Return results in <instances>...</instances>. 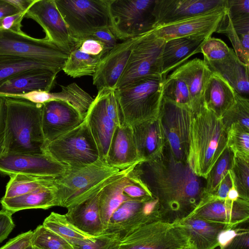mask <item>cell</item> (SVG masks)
<instances>
[{"instance_id":"obj_23","label":"cell","mask_w":249,"mask_h":249,"mask_svg":"<svg viewBox=\"0 0 249 249\" xmlns=\"http://www.w3.org/2000/svg\"><path fill=\"white\" fill-rule=\"evenodd\" d=\"M206 36H194L166 40L161 55V75L166 79L168 73L178 67L191 56L201 53Z\"/></svg>"},{"instance_id":"obj_40","label":"cell","mask_w":249,"mask_h":249,"mask_svg":"<svg viewBox=\"0 0 249 249\" xmlns=\"http://www.w3.org/2000/svg\"><path fill=\"white\" fill-rule=\"evenodd\" d=\"M221 119L227 130L233 124H238L249 130V99L237 93L234 103Z\"/></svg>"},{"instance_id":"obj_28","label":"cell","mask_w":249,"mask_h":249,"mask_svg":"<svg viewBox=\"0 0 249 249\" xmlns=\"http://www.w3.org/2000/svg\"><path fill=\"white\" fill-rule=\"evenodd\" d=\"M236 93L226 80L210 71L205 83L203 105L221 117L234 103Z\"/></svg>"},{"instance_id":"obj_20","label":"cell","mask_w":249,"mask_h":249,"mask_svg":"<svg viewBox=\"0 0 249 249\" xmlns=\"http://www.w3.org/2000/svg\"><path fill=\"white\" fill-rule=\"evenodd\" d=\"M141 36L117 44L101 59L92 75L93 84L98 90L103 88L115 89L127 64L132 48Z\"/></svg>"},{"instance_id":"obj_15","label":"cell","mask_w":249,"mask_h":249,"mask_svg":"<svg viewBox=\"0 0 249 249\" xmlns=\"http://www.w3.org/2000/svg\"><path fill=\"white\" fill-rule=\"evenodd\" d=\"M189 216L234 228L249 222V201L239 197L235 200L220 199L206 194Z\"/></svg>"},{"instance_id":"obj_10","label":"cell","mask_w":249,"mask_h":249,"mask_svg":"<svg viewBox=\"0 0 249 249\" xmlns=\"http://www.w3.org/2000/svg\"><path fill=\"white\" fill-rule=\"evenodd\" d=\"M0 54L24 57L51 65L59 71L68 54L45 37L37 39L26 35L0 28Z\"/></svg>"},{"instance_id":"obj_34","label":"cell","mask_w":249,"mask_h":249,"mask_svg":"<svg viewBox=\"0 0 249 249\" xmlns=\"http://www.w3.org/2000/svg\"><path fill=\"white\" fill-rule=\"evenodd\" d=\"M10 177L6 186L5 198L23 195L39 188L55 184L56 178L53 177L25 174H14Z\"/></svg>"},{"instance_id":"obj_16","label":"cell","mask_w":249,"mask_h":249,"mask_svg":"<svg viewBox=\"0 0 249 249\" xmlns=\"http://www.w3.org/2000/svg\"><path fill=\"white\" fill-rule=\"evenodd\" d=\"M68 169L45 152L4 153L0 157V173L9 176L19 174L57 178Z\"/></svg>"},{"instance_id":"obj_11","label":"cell","mask_w":249,"mask_h":249,"mask_svg":"<svg viewBox=\"0 0 249 249\" xmlns=\"http://www.w3.org/2000/svg\"><path fill=\"white\" fill-rule=\"evenodd\" d=\"M165 42L155 35L153 29L141 35L132 48L115 89L142 77L161 75V55Z\"/></svg>"},{"instance_id":"obj_46","label":"cell","mask_w":249,"mask_h":249,"mask_svg":"<svg viewBox=\"0 0 249 249\" xmlns=\"http://www.w3.org/2000/svg\"><path fill=\"white\" fill-rule=\"evenodd\" d=\"M230 48L222 40L213 37L208 38L201 47L204 58L210 61L224 58L229 53Z\"/></svg>"},{"instance_id":"obj_43","label":"cell","mask_w":249,"mask_h":249,"mask_svg":"<svg viewBox=\"0 0 249 249\" xmlns=\"http://www.w3.org/2000/svg\"><path fill=\"white\" fill-rule=\"evenodd\" d=\"M249 230L247 228L228 229L221 233L219 239L220 249H249Z\"/></svg>"},{"instance_id":"obj_4","label":"cell","mask_w":249,"mask_h":249,"mask_svg":"<svg viewBox=\"0 0 249 249\" xmlns=\"http://www.w3.org/2000/svg\"><path fill=\"white\" fill-rule=\"evenodd\" d=\"M134 165L120 171L99 160L84 167L69 168L56 178L59 206L68 209L86 200L125 174Z\"/></svg>"},{"instance_id":"obj_31","label":"cell","mask_w":249,"mask_h":249,"mask_svg":"<svg viewBox=\"0 0 249 249\" xmlns=\"http://www.w3.org/2000/svg\"><path fill=\"white\" fill-rule=\"evenodd\" d=\"M0 203L2 209L13 213L26 209L47 210L59 206L58 187L55 183L20 196L10 198L2 197Z\"/></svg>"},{"instance_id":"obj_1","label":"cell","mask_w":249,"mask_h":249,"mask_svg":"<svg viewBox=\"0 0 249 249\" xmlns=\"http://www.w3.org/2000/svg\"><path fill=\"white\" fill-rule=\"evenodd\" d=\"M131 172L158 200L164 221L185 218L206 194L205 179L196 175L187 162L176 160L166 143L159 156L138 163Z\"/></svg>"},{"instance_id":"obj_32","label":"cell","mask_w":249,"mask_h":249,"mask_svg":"<svg viewBox=\"0 0 249 249\" xmlns=\"http://www.w3.org/2000/svg\"><path fill=\"white\" fill-rule=\"evenodd\" d=\"M135 165L122 176L104 187L101 192L99 211L105 231L113 213L122 203L128 200L124 196L123 190L128 181V174Z\"/></svg>"},{"instance_id":"obj_51","label":"cell","mask_w":249,"mask_h":249,"mask_svg":"<svg viewBox=\"0 0 249 249\" xmlns=\"http://www.w3.org/2000/svg\"><path fill=\"white\" fill-rule=\"evenodd\" d=\"M11 212L2 209L0 210V243L7 238L15 228Z\"/></svg>"},{"instance_id":"obj_62","label":"cell","mask_w":249,"mask_h":249,"mask_svg":"<svg viewBox=\"0 0 249 249\" xmlns=\"http://www.w3.org/2000/svg\"></svg>"},{"instance_id":"obj_17","label":"cell","mask_w":249,"mask_h":249,"mask_svg":"<svg viewBox=\"0 0 249 249\" xmlns=\"http://www.w3.org/2000/svg\"><path fill=\"white\" fill-rule=\"evenodd\" d=\"M85 117L66 101L52 100L42 104L41 124L45 146L77 126L83 121Z\"/></svg>"},{"instance_id":"obj_59","label":"cell","mask_w":249,"mask_h":249,"mask_svg":"<svg viewBox=\"0 0 249 249\" xmlns=\"http://www.w3.org/2000/svg\"><path fill=\"white\" fill-rule=\"evenodd\" d=\"M239 198L238 193L233 186L229 191L227 199L231 200H235Z\"/></svg>"},{"instance_id":"obj_41","label":"cell","mask_w":249,"mask_h":249,"mask_svg":"<svg viewBox=\"0 0 249 249\" xmlns=\"http://www.w3.org/2000/svg\"><path fill=\"white\" fill-rule=\"evenodd\" d=\"M162 94L163 97L192 110L189 91L182 79L167 75L164 82Z\"/></svg>"},{"instance_id":"obj_36","label":"cell","mask_w":249,"mask_h":249,"mask_svg":"<svg viewBox=\"0 0 249 249\" xmlns=\"http://www.w3.org/2000/svg\"><path fill=\"white\" fill-rule=\"evenodd\" d=\"M95 56L81 52L77 44L68 54L62 70L72 78H78L86 75H93L101 60Z\"/></svg>"},{"instance_id":"obj_52","label":"cell","mask_w":249,"mask_h":249,"mask_svg":"<svg viewBox=\"0 0 249 249\" xmlns=\"http://www.w3.org/2000/svg\"><path fill=\"white\" fill-rule=\"evenodd\" d=\"M33 231L21 233L9 240L0 249H24L31 245Z\"/></svg>"},{"instance_id":"obj_55","label":"cell","mask_w":249,"mask_h":249,"mask_svg":"<svg viewBox=\"0 0 249 249\" xmlns=\"http://www.w3.org/2000/svg\"><path fill=\"white\" fill-rule=\"evenodd\" d=\"M6 121V105L5 98L0 95V157L4 152Z\"/></svg>"},{"instance_id":"obj_19","label":"cell","mask_w":249,"mask_h":249,"mask_svg":"<svg viewBox=\"0 0 249 249\" xmlns=\"http://www.w3.org/2000/svg\"><path fill=\"white\" fill-rule=\"evenodd\" d=\"M227 2V0H226ZM227 9V4L205 13L154 28L155 35L165 41L194 36L211 37L215 32Z\"/></svg>"},{"instance_id":"obj_25","label":"cell","mask_w":249,"mask_h":249,"mask_svg":"<svg viewBox=\"0 0 249 249\" xmlns=\"http://www.w3.org/2000/svg\"><path fill=\"white\" fill-rule=\"evenodd\" d=\"M203 61L210 71L223 77L238 94L249 98V66L239 60L232 49L221 60L210 61L204 58Z\"/></svg>"},{"instance_id":"obj_44","label":"cell","mask_w":249,"mask_h":249,"mask_svg":"<svg viewBox=\"0 0 249 249\" xmlns=\"http://www.w3.org/2000/svg\"><path fill=\"white\" fill-rule=\"evenodd\" d=\"M227 146L234 154L249 159V130L238 124H232L228 129Z\"/></svg>"},{"instance_id":"obj_61","label":"cell","mask_w":249,"mask_h":249,"mask_svg":"<svg viewBox=\"0 0 249 249\" xmlns=\"http://www.w3.org/2000/svg\"><path fill=\"white\" fill-rule=\"evenodd\" d=\"M33 249H40L36 248H35V247H33Z\"/></svg>"},{"instance_id":"obj_18","label":"cell","mask_w":249,"mask_h":249,"mask_svg":"<svg viewBox=\"0 0 249 249\" xmlns=\"http://www.w3.org/2000/svg\"><path fill=\"white\" fill-rule=\"evenodd\" d=\"M226 3V0H155L153 29L205 13Z\"/></svg>"},{"instance_id":"obj_33","label":"cell","mask_w":249,"mask_h":249,"mask_svg":"<svg viewBox=\"0 0 249 249\" xmlns=\"http://www.w3.org/2000/svg\"><path fill=\"white\" fill-rule=\"evenodd\" d=\"M42 225L67 241L74 248L94 239L72 225L65 214L51 212L44 220Z\"/></svg>"},{"instance_id":"obj_47","label":"cell","mask_w":249,"mask_h":249,"mask_svg":"<svg viewBox=\"0 0 249 249\" xmlns=\"http://www.w3.org/2000/svg\"><path fill=\"white\" fill-rule=\"evenodd\" d=\"M121 240L116 235L104 233L75 249H119Z\"/></svg>"},{"instance_id":"obj_8","label":"cell","mask_w":249,"mask_h":249,"mask_svg":"<svg viewBox=\"0 0 249 249\" xmlns=\"http://www.w3.org/2000/svg\"><path fill=\"white\" fill-rule=\"evenodd\" d=\"M54 1L76 44L90 36L98 29L109 27L107 0H54Z\"/></svg>"},{"instance_id":"obj_12","label":"cell","mask_w":249,"mask_h":249,"mask_svg":"<svg viewBox=\"0 0 249 249\" xmlns=\"http://www.w3.org/2000/svg\"><path fill=\"white\" fill-rule=\"evenodd\" d=\"M192 110L162 96L158 118L175 158L187 162Z\"/></svg>"},{"instance_id":"obj_49","label":"cell","mask_w":249,"mask_h":249,"mask_svg":"<svg viewBox=\"0 0 249 249\" xmlns=\"http://www.w3.org/2000/svg\"><path fill=\"white\" fill-rule=\"evenodd\" d=\"M77 44L80 50L88 54L102 58L104 56L105 48L99 40L91 37H88Z\"/></svg>"},{"instance_id":"obj_39","label":"cell","mask_w":249,"mask_h":249,"mask_svg":"<svg viewBox=\"0 0 249 249\" xmlns=\"http://www.w3.org/2000/svg\"><path fill=\"white\" fill-rule=\"evenodd\" d=\"M230 172L239 197L249 201V159L234 154Z\"/></svg>"},{"instance_id":"obj_58","label":"cell","mask_w":249,"mask_h":249,"mask_svg":"<svg viewBox=\"0 0 249 249\" xmlns=\"http://www.w3.org/2000/svg\"><path fill=\"white\" fill-rule=\"evenodd\" d=\"M20 12L26 13L34 0H6Z\"/></svg>"},{"instance_id":"obj_22","label":"cell","mask_w":249,"mask_h":249,"mask_svg":"<svg viewBox=\"0 0 249 249\" xmlns=\"http://www.w3.org/2000/svg\"><path fill=\"white\" fill-rule=\"evenodd\" d=\"M57 73L46 70L32 69L12 75L0 82V95L7 97L33 91L50 92Z\"/></svg>"},{"instance_id":"obj_7","label":"cell","mask_w":249,"mask_h":249,"mask_svg":"<svg viewBox=\"0 0 249 249\" xmlns=\"http://www.w3.org/2000/svg\"><path fill=\"white\" fill-rule=\"evenodd\" d=\"M109 28L124 41L153 29L155 0H107Z\"/></svg>"},{"instance_id":"obj_29","label":"cell","mask_w":249,"mask_h":249,"mask_svg":"<svg viewBox=\"0 0 249 249\" xmlns=\"http://www.w3.org/2000/svg\"><path fill=\"white\" fill-rule=\"evenodd\" d=\"M209 71L203 60L196 58L183 63L168 75L182 79L187 85L193 113L203 105L204 88Z\"/></svg>"},{"instance_id":"obj_53","label":"cell","mask_w":249,"mask_h":249,"mask_svg":"<svg viewBox=\"0 0 249 249\" xmlns=\"http://www.w3.org/2000/svg\"><path fill=\"white\" fill-rule=\"evenodd\" d=\"M227 11L230 17L249 15V0H227Z\"/></svg>"},{"instance_id":"obj_50","label":"cell","mask_w":249,"mask_h":249,"mask_svg":"<svg viewBox=\"0 0 249 249\" xmlns=\"http://www.w3.org/2000/svg\"><path fill=\"white\" fill-rule=\"evenodd\" d=\"M90 36L99 40L104 45L105 48L104 56L117 44V38L113 34L109 27L98 29Z\"/></svg>"},{"instance_id":"obj_13","label":"cell","mask_w":249,"mask_h":249,"mask_svg":"<svg viewBox=\"0 0 249 249\" xmlns=\"http://www.w3.org/2000/svg\"><path fill=\"white\" fill-rule=\"evenodd\" d=\"M159 220L156 198L145 202L127 200L113 213L104 233L116 235L121 240L139 227Z\"/></svg>"},{"instance_id":"obj_37","label":"cell","mask_w":249,"mask_h":249,"mask_svg":"<svg viewBox=\"0 0 249 249\" xmlns=\"http://www.w3.org/2000/svg\"><path fill=\"white\" fill-rule=\"evenodd\" d=\"M42 69L58 73L59 71L48 64L32 59L9 54H0V82L20 72Z\"/></svg>"},{"instance_id":"obj_54","label":"cell","mask_w":249,"mask_h":249,"mask_svg":"<svg viewBox=\"0 0 249 249\" xmlns=\"http://www.w3.org/2000/svg\"><path fill=\"white\" fill-rule=\"evenodd\" d=\"M25 14L24 12H19L3 18L1 19V28L17 32H22L21 29L22 27L21 23Z\"/></svg>"},{"instance_id":"obj_38","label":"cell","mask_w":249,"mask_h":249,"mask_svg":"<svg viewBox=\"0 0 249 249\" xmlns=\"http://www.w3.org/2000/svg\"><path fill=\"white\" fill-rule=\"evenodd\" d=\"M234 157L233 152L227 146L205 179L206 194L214 195L216 193L221 181L227 173L231 170Z\"/></svg>"},{"instance_id":"obj_45","label":"cell","mask_w":249,"mask_h":249,"mask_svg":"<svg viewBox=\"0 0 249 249\" xmlns=\"http://www.w3.org/2000/svg\"><path fill=\"white\" fill-rule=\"evenodd\" d=\"M131 171L128 174V181L123 188L124 196L128 200L145 202L152 199L149 191Z\"/></svg>"},{"instance_id":"obj_5","label":"cell","mask_w":249,"mask_h":249,"mask_svg":"<svg viewBox=\"0 0 249 249\" xmlns=\"http://www.w3.org/2000/svg\"><path fill=\"white\" fill-rule=\"evenodd\" d=\"M165 79L161 75H149L115 89L119 107L127 125L133 127L158 118Z\"/></svg>"},{"instance_id":"obj_3","label":"cell","mask_w":249,"mask_h":249,"mask_svg":"<svg viewBox=\"0 0 249 249\" xmlns=\"http://www.w3.org/2000/svg\"><path fill=\"white\" fill-rule=\"evenodd\" d=\"M4 97L6 121L3 153H44L45 141L41 124L42 104L21 98Z\"/></svg>"},{"instance_id":"obj_57","label":"cell","mask_w":249,"mask_h":249,"mask_svg":"<svg viewBox=\"0 0 249 249\" xmlns=\"http://www.w3.org/2000/svg\"><path fill=\"white\" fill-rule=\"evenodd\" d=\"M20 12L6 0H0V20L3 18L18 14Z\"/></svg>"},{"instance_id":"obj_56","label":"cell","mask_w":249,"mask_h":249,"mask_svg":"<svg viewBox=\"0 0 249 249\" xmlns=\"http://www.w3.org/2000/svg\"><path fill=\"white\" fill-rule=\"evenodd\" d=\"M233 186L232 176L229 171L221 181L216 193L213 195L218 199H225L229 191Z\"/></svg>"},{"instance_id":"obj_30","label":"cell","mask_w":249,"mask_h":249,"mask_svg":"<svg viewBox=\"0 0 249 249\" xmlns=\"http://www.w3.org/2000/svg\"><path fill=\"white\" fill-rule=\"evenodd\" d=\"M185 227L194 249H215L219 247L222 231L232 228L227 225L189 216L178 221Z\"/></svg>"},{"instance_id":"obj_48","label":"cell","mask_w":249,"mask_h":249,"mask_svg":"<svg viewBox=\"0 0 249 249\" xmlns=\"http://www.w3.org/2000/svg\"><path fill=\"white\" fill-rule=\"evenodd\" d=\"M106 107L107 114L117 126L126 124L119 107L115 93V89L107 88Z\"/></svg>"},{"instance_id":"obj_27","label":"cell","mask_w":249,"mask_h":249,"mask_svg":"<svg viewBox=\"0 0 249 249\" xmlns=\"http://www.w3.org/2000/svg\"><path fill=\"white\" fill-rule=\"evenodd\" d=\"M132 128L135 146L141 160L152 159L161 153L166 141L158 118L143 122Z\"/></svg>"},{"instance_id":"obj_6","label":"cell","mask_w":249,"mask_h":249,"mask_svg":"<svg viewBox=\"0 0 249 249\" xmlns=\"http://www.w3.org/2000/svg\"><path fill=\"white\" fill-rule=\"evenodd\" d=\"M44 151L69 168L84 167L100 160L85 117L77 126L46 144Z\"/></svg>"},{"instance_id":"obj_42","label":"cell","mask_w":249,"mask_h":249,"mask_svg":"<svg viewBox=\"0 0 249 249\" xmlns=\"http://www.w3.org/2000/svg\"><path fill=\"white\" fill-rule=\"evenodd\" d=\"M31 245L40 249H75L67 241L43 225L38 226L33 231Z\"/></svg>"},{"instance_id":"obj_60","label":"cell","mask_w":249,"mask_h":249,"mask_svg":"<svg viewBox=\"0 0 249 249\" xmlns=\"http://www.w3.org/2000/svg\"><path fill=\"white\" fill-rule=\"evenodd\" d=\"M24 249H33V247L32 246V245H30L29 246H28L27 247H26V248H25Z\"/></svg>"},{"instance_id":"obj_21","label":"cell","mask_w":249,"mask_h":249,"mask_svg":"<svg viewBox=\"0 0 249 249\" xmlns=\"http://www.w3.org/2000/svg\"><path fill=\"white\" fill-rule=\"evenodd\" d=\"M107 89L103 88L98 90L85 115L98 149L100 160L106 162L110 143L117 126L107 112Z\"/></svg>"},{"instance_id":"obj_2","label":"cell","mask_w":249,"mask_h":249,"mask_svg":"<svg viewBox=\"0 0 249 249\" xmlns=\"http://www.w3.org/2000/svg\"><path fill=\"white\" fill-rule=\"evenodd\" d=\"M228 130L221 117L202 105L193 114L187 162L197 176L206 179L227 146Z\"/></svg>"},{"instance_id":"obj_9","label":"cell","mask_w":249,"mask_h":249,"mask_svg":"<svg viewBox=\"0 0 249 249\" xmlns=\"http://www.w3.org/2000/svg\"><path fill=\"white\" fill-rule=\"evenodd\" d=\"M188 232L179 222L159 220L145 224L121 240L119 249H191Z\"/></svg>"},{"instance_id":"obj_14","label":"cell","mask_w":249,"mask_h":249,"mask_svg":"<svg viewBox=\"0 0 249 249\" xmlns=\"http://www.w3.org/2000/svg\"><path fill=\"white\" fill-rule=\"evenodd\" d=\"M24 18L36 21L43 29L48 40L68 54L76 43L59 12L54 0H34Z\"/></svg>"},{"instance_id":"obj_24","label":"cell","mask_w":249,"mask_h":249,"mask_svg":"<svg viewBox=\"0 0 249 249\" xmlns=\"http://www.w3.org/2000/svg\"><path fill=\"white\" fill-rule=\"evenodd\" d=\"M142 161L135 146L132 128L127 124L116 126L110 143L106 163L121 171Z\"/></svg>"},{"instance_id":"obj_26","label":"cell","mask_w":249,"mask_h":249,"mask_svg":"<svg viewBox=\"0 0 249 249\" xmlns=\"http://www.w3.org/2000/svg\"><path fill=\"white\" fill-rule=\"evenodd\" d=\"M103 188L86 200L68 208L65 214L70 223L91 236H98L105 232L99 211V199Z\"/></svg>"},{"instance_id":"obj_35","label":"cell","mask_w":249,"mask_h":249,"mask_svg":"<svg viewBox=\"0 0 249 249\" xmlns=\"http://www.w3.org/2000/svg\"><path fill=\"white\" fill-rule=\"evenodd\" d=\"M226 10L215 32L226 35L239 60L249 66V30L233 26L226 14Z\"/></svg>"}]
</instances>
